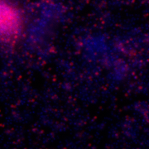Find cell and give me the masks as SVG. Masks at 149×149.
Segmentation results:
<instances>
[{"mask_svg": "<svg viewBox=\"0 0 149 149\" xmlns=\"http://www.w3.org/2000/svg\"><path fill=\"white\" fill-rule=\"evenodd\" d=\"M22 19L16 7L7 0H0V40L13 42L21 33Z\"/></svg>", "mask_w": 149, "mask_h": 149, "instance_id": "6da1fadb", "label": "cell"}]
</instances>
